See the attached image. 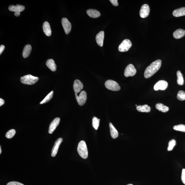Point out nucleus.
Returning <instances> with one entry per match:
<instances>
[{
	"mask_svg": "<svg viewBox=\"0 0 185 185\" xmlns=\"http://www.w3.org/2000/svg\"><path fill=\"white\" fill-rule=\"evenodd\" d=\"M60 122V118H58V117L55 118L52 121L49 127V134H52L54 132L55 130L56 129V128L59 124Z\"/></svg>",
	"mask_w": 185,
	"mask_h": 185,
	"instance_id": "obj_14",
	"label": "nucleus"
},
{
	"mask_svg": "<svg viewBox=\"0 0 185 185\" xmlns=\"http://www.w3.org/2000/svg\"><path fill=\"white\" fill-rule=\"evenodd\" d=\"M63 141V138H58L55 142L54 146L53 147L52 151H51V155L52 157H54L56 155L60 144Z\"/></svg>",
	"mask_w": 185,
	"mask_h": 185,
	"instance_id": "obj_12",
	"label": "nucleus"
},
{
	"mask_svg": "<svg viewBox=\"0 0 185 185\" xmlns=\"http://www.w3.org/2000/svg\"><path fill=\"white\" fill-rule=\"evenodd\" d=\"M53 94H54V91L52 90L49 94H48L47 96L40 103L41 104H45V103L49 102V101L52 99Z\"/></svg>",
	"mask_w": 185,
	"mask_h": 185,
	"instance_id": "obj_26",
	"label": "nucleus"
},
{
	"mask_svg": "<svg viewBox=\"0 0 185 185\" xmlns=\"http://www.w3.org/2000/svg\"><path fill=\"white\" fill-rule=\"evenodd\" d=\"M31 45H27L25 46L22 53V55L24 58H26L29 56L32 50Z\"/></svg>",
	"mask_w": 185,
	"mask_h": 185,
	"instance_id": "obj_23",
	"label": "nucleus"
},
{
	"mask_svg": "<svg viewBox=\"0 0 185 185\" xmlns=\"http://www.w3.org/2000/svg\"><path fill=\"white\" fill-rule=\"evenodd\" d=\"M133 185V184H128V185Z\"/></svg>",
	"mask_w": 185,
	"mask_h": 185,
	"instance_id": "obj_38",
	"label": "nucleus"
},
{
	"mask_svg": "<svg viewBox=\"0 0 185 185\" xmlns=\"http://www.w3.org/2000/svg\"><path fill=\"white\" fill-rule=\"evenodd\" d=\"M173 129L175 130L183 132H185V125L184 124H180L179 125L174 126Z\"/></svg>",
	"mask_w": 185,
	"mask_h": 185,
	"instance_id": "obj_28",
	"label": "nucleus"
},
{
	"mask_svg": "<svg viewBox=\"0 0 185 185\" xmlns=\"http://www.w3.org/2000/svg\"><path fill=\"white\" fill-rule=\"evenodd\" d=\"M25 7L22 5L17 4L16 6L10 5L9 7V10L11 11L15 12L14 15L15 16L18 17L20 15V12L24 11Z\"/></svg>",
	"mask_w": 185,
	"mask_h": 185,
	"instance_id": "obj_6",
	"label": "nucleus"
},
{
	"mask_svg": "<svg viewBox=\"0 0 185 185\" xmlns=\"http://www.w3.org/2000/svg\"><path fill=\"white\" fill-rule=\"evenodd\" d=\"M104 37V32L103 31H100L98 33L96 37V42L98 45L101 47L103 45V42Z\"/></svg>",
	"mask_w": 185,
	"mask_h": 185,
	"instance_id": "obj_15",
	"label": "nucleus"
},
{
	"mask_svg": "<svg viewBox=\"0 0 185 185\" xmlns=\"http://www.w3.org/2000/svg\"><path fill=\"white\" fill-rule=\"evenodd\" d=\"M87 14L89 16L92 18H97L100 16L101 14L99 11L94 9H89L87 10Z\"/></svg>",
	"mask_w": 185,
	"mask_h": 185,
	"instance_id": "obj_16",
	"label": "nucleus"
},
{
	"mask_svg": "<svg viewBox=\"0 0 185 185\" xmlns=\"http://www.w3.org/2000/svg\"><path fill=\"white\" fill-rule=\"evenodd\" d=\"M43 28L45 34L47 36H50L51 34V31L49 23L47 21L44 22L43 26Z\"/></svg>",
	"mask_w": 185,
	"mask_h": 185,
	"instance_id": "obj_18",
	"label": "nucleus"
},
{
	"mask_svg": "<svg viewBox=\"0 0 185 185\" xmlns=\"http://www.w3.org/2000/svg\"><path fill=\"white\" fill-rule=\"evenodd\" d=\"M61 23L66 34H68L72 29V24L68 19L65 18H63L62 19Z\"/></svg>",
	"mask_w": 185,
	"mask_h": 185,
	"instance_id": "obj_9",
	"label": "nucleus"
},
{
	"mask_svg": "<svg viewBox=\"0 0 185 185\" xmlns=\"http://www.w3.org/2000/svg\"><path fill=\"white\" fill-rule=\"evenodd\" d=\"M1 147H0V154H1Z\"/></svg>",
	"mask_w": 185,
	"mask_h": 185,
	"instance_id": "obj_37",
	"label": "nucleus"
},
{
	"mask_svg": "<svg viewBox=\"0 0 185 185\" xmlns=\"http://www.w3.org/2000/svg\"><path fill=\"white\" fill-rule=\"evenodd\" d=\"M176 145V141L175 140L172 139L170 140L169 142L168 151H171L173 149L174 147Z\"/></svg>",
	"mask_w": 185,
	"mask_h": 185,
	"instance_id": "obj_31",
	"label": "nucleus"
},
{
	"mask_svg": "<svg viewBox=\"0 0 185 185\" xmlns=\"http://www.w3.org/2000/svg\"><path fill=\"white\" fill-rule=\"evenodd\" d=\"M161 61L158 59L153 62L145 69L144 76L145 78L148 79L156 73L161 67Z\"/></svg>",
	"mask_w": 185,
	"mask_h": 185,
	"instance_id": "obj_1",
	"label": "nucleus"
},
{
	"mask_svg": "<svg viewBox=\"0 0 185 185\" xmlns=\"http://www.w3.org/2000/svg\"><path fill=\"white\" fill-rule=\"evenodd\" d=\"M136 70L134 66L130 64L126 67L124 70V75L126 77L133 76L136 74Z\"/></svg>",
	"mask_w": 185,
	"mask_h": 185,
	"instance_id": "obj_8",
	"label": "nucleus"
},
{
	"mask_svg": "<svg viewBox=\"0 0 185 185\" xmlns=\"http://www.w3.org/2000/svg\"><path fill=\"white\" fill-rule=\"evenodd\" d=\"M100 120L98 119L97 117H94L92 120V125L94 128L96 130L98 129L99 124Z\"/></svg>",
	"mask_w": 185,
	"mask_h": 185,
	"instance_id": "obj_27",
	"label": "nucleus"
},
{
	"mask_svg": "<svg viewBox=\"0 0 185 185\" xmlns=\"http://www.w3.org/2000/svg\"><path fill=\"white\" fill-rule=\"evenodd\" d=\"M172 14L174 17H178L185 16V7H183L174 11Z\"/></svg>",
	"mask_w": 185,
	"mask_h": 185,
	"instance_id": "obj_17",
	"label": "nucleus"
},
{
	"mask_svg": "<svg viewBox=\"0 0 185 185\" xmlns=\"http://www.w3.org/2000/svg\"><path fill=\"white\" fill-rule=\"evenodd\" d=\"M132 44L131 41L128 39H125L119 45V51L120 52H126L129 50L132 46Z\"/></svg>",
	"mask_w": 185,
	"mask_h": 185,
	"instance_id": "obj_5",
	"label": "nucleus"
},
{
	"mask_svg": "<svg viewBox=\"0 0 185 185\" xmlns=\"http://www.w3.org/2000/svg\"><path fill=\"white\" fill-rule=\"evenodd\" d=\"M46 65L47 67L52 72H54L56 71L57 66L54 60L53 59H48L46 62Z\"/></svg>",
	"mask_w": 185,
	"mask_h": 185,
	"instance_id": "obj_20",
	"label": "nucleus"
},
{
	"mask_svg": "<svg viewBox=\"0 0 185 185\" xmlns=\"http://www.w3.org/2000/svg\"><path fill=\"white\" fill-rule=\"evenodd\" d=\"M177 82L178 84L182 85L184 84V81L183 74L181 73L180 71H178L177 73Z\"/></svg>",
	"mask_w": 185,
	"mask_h": 185,
	"instance_id": "obj_25",
	"label": "nucleus"
},
{
	"mask_svg": "<svg viewBox=\"0 0 185 185\" xmlns=\"http://www.w3.org/2000/svg\"><path fill=\"white\" fill-rule=\"evenodd\" d=\"M75 95L78 104L80 106H83L86 102L87 100V93L84 90L82 91L79 95Z\"/></svg>",
	"mask_w": 185,
	"mask_h": 185,
	"instance_id": "obj_7",
	"label": "nucleus"
},
{
	"mask_svg": "<svg viewBox=\"0 0 185 185\" xmlns=\"http://www.w3.org/2000/svg\"><path fill=\"white\" fill-rule=\"evenodd\" d=\"M105 86L108 89L112 91H118L120 90V87L116 82L109 80L106 81Z\"/></svg>",
	"mask_w": 185,
	"mask_h": 185,
	"instance_id": "obj_4",
	"label": "nucleus"
},
{
	"mask_svg": "<svg viewBox=\"0 0 185 185\" xmlns=\"http://www.w3.org/2000/svg\"><path fill=\"white\" fill-rule=\"evenodd\" d=\"M109 128L111 137L114 139L118 137L119 135L118 131L115 129L111 123H110Z\"/></svg>",
	"mask_w": 185,
	"mask_h": 185,
	"instance_id": "obj_22",
	"label": "nucleus"
},
{
	"mask_svg": "<svg viewBox=\"0 0 185 185\" xmlns=\"http://www.w3.org/2000/svg\"><path fill=\"white\" fill-rule=\"evenodd\" d=\"M136 109L138 111L143 113H149L150 112L151 108L147 105H139L136 107Z\"/></svg>",
	"mask_w": 185,
	"mask_h": 185,
	"instance_id": "obj_21",
	"label": "nucleus"
},
{
	"mask_svg": "<svg viewBox=\"0 0 185 185\" xmlns=\"http://www.w3.org/2000/svg\"><path fill=\"white\" fill-rule=\"evenodd\" d=\"M39 78L33 76L31 74H28L21 78V82L24 84L33 85L34 84L38 81Z\"/></svg>",
	"mask_w": 185,
	"mask_h": 185,
	"instance_id": "obj_3",
	"label": "nucleus"
},
{
	"mask_svg": "<svg viewBox=\"0 0 185 185\" xmlns=\"http://www.w3.org/2000/svg\"><path fill=\"white\" fill-rule=\"evenodd\" d=\"M5 49V46L4 45H2L0 46V55H1V53H3Z\"/></svg>",
	"mask_w": 185,
	"mask_h": 185,
	"instance_id": "obj_35",
	"label": "nucleus"
},
{
	"mask_svg": "<svg viewBox=\"0 0 185 185\" xmlns=\"http://www.w3.org/2000/svg\"><path fill=\"white\" fill-rule=\"evenodd\" d=\"M181 180L183 184H185V169H183L181 174Z\"/></svg>",
	"mask_w": 185,
	"mask_h": 185,
	"instance_id": "obj_32",
	"label": "nucleus"
},
{
	"mask_svg": "<svg viewBox=\"0 0 185 185\" xmlns=\"http://www.w3.org/2000/svg\"><path fill=\"white\" fill-rule=\"evenodd\" d=\"M185 35V30L181 28L176 30L173 33V36L174 38L177 39L182 38Z\"/></svg>",
	"mask_w": 185,
	"mask_h": 185,
	"instance_id": "obj_19",
	"label": "nucleus"
},
{
	"mask_svg": "<svg viewBox=\"0 0 185 185\" xmlns=\"http://www.w3.org/2000/svg\"><path fill=\"white\" fill-rule=\"evenodd\" d=\"M156 109L163 113H166L169 111V108L168 107L164 105L161 103H157L156 105Z\"/></svg>",
	"mask_w": 185,
	"mask_h": 185,
	"instance_id": "obj_24",
	"label": "nucleus"
},
{
	"mask_svg": "<svg viewBox=\"0 0 185 185\" xmlns=\"http://www.w3.org/2000/svg\"><path fill=\"white\" fill-rule=\"evenodd\" d=\"M77 151L80 156L86 159L88 157V153L86 143L84 140H81L78 144Z\"/></svg>",
	"mask_w": 185,
	"mask_h": 185,
	"instance_id": "obj_2",
	"label": "nucleus"
},
{
	"mask_svg": "<svg viewBox=\"0 0 185 185\" xmlns=\"http://www.w3.org/2000/svg\"><path fill=\"white\" fill-rule=\"evenodd\" d=\"M110 1L114 6H118V1L117 0H110Z\"/></svg>",
	"mask_w": 185,
	"mask_h": 185,
	"instance_id": "obj_34",
	"label": "nucleus"
},
{
	"mask_svg": "<svg viewBox=\"0 0 185 185\" xmlns=\"http://www.w3.org/2000/svg\"><path fill=\"white\" fill-rule=\"evenodd\" d=\"M5 101L3 99L1 98L0 99V106H2L4 104Z\"/></svg>",
	"mask_w": 185,
	"mask_h": 185,
	"instance_id": "obj_36",
	"label": "nucleus"
},
{
	"mask_svg": "<svg viewBox=\"0 0 185 185\" xmlns=\"http://www.w3.org/2000/svg\"><path fill=\"white\" fill-rule=\"evenodd\" d=\"M16 131L15 129H12L10 130L6 133V136L7 138H13L16 134Z\"/></svg>",
	"mask_w": 185,
	"mask_h": 185,
	"instance_id": "obj_30",
	"label": "nucleus"
},
{
	"mask_svg": "<svg viewBox=\"0 0 185 185\" xmlns=\"http://www.w3.org/2000/svg\"><path fill=\"white\" fill-rule=\"evenodd\" d=\"M168 85V83L167 81L160 80L155 85L154 87V90H165L167 88Z\"/></svg>",
	"mask_w": 185,
	"mask_h": 185,
	"instance_id": "obj_11",
	"label": "nucleus"
},
{
	"mask_svg": "<svg viewBox=\"0 0 185 185\" xmlns=\"http://www.w3.org/2000/svg\"><path fill=\"white\" fill-rule=\"evenodd\" d=\"M177 98L180 101H183L185 100V92L183 90H180L178 92Z\"/></svg>",
	"mask_w": 185,
	"mask_h": 185,
	"instance_id": "obj_29",
	"label": "nucleus"
},
{
	"mask_svg": "<svg viewBox=\"0 0 185 185\" xmlns=\"http://www.w3.org/2000/svg\"><path fill=\"white\" fill-rule=\"evenodd\" d=\"M73 88L75 94H78L83 89V83L79 80H76L74 81Z\"/></svg>",
	"mask_w": 185,
	"mask_h": 185,
	"instance_id": "obj_13",
	"label": "nucleus"
},
{
	"mask_svg": "<svg viewBox=\"0 0 185 185\" xmlns=\"http://www.w3.org/2000/svg\"><path fill=\"white\" fill-rule=\"evenodd\" d=\"M149 12H150V9L149 5L146 4H144L142 6L140 10V17L142 18H145L148 16Z\"/></svg>",
	"mask_w": 185,
	"mask_h": 185,
	"instance_id": "obj_10",
	"label": "nucleus"
},
{
	"mask_svg": "<svg viewBox=\"0 0 185 185\" xmlns=\"http://www.w3.org/2000/svg\"><path fill=\"white\" fill-rule=\"evenodd\" d=\"M6 185H24L21 183L16 182V181H12L8 183Z\"/></svg>",
	"mask_w": 185,
	"mask_h": 185,
	"instance_id": "obj_33",
	"label": "nucleus"
}]
</instances>
